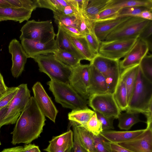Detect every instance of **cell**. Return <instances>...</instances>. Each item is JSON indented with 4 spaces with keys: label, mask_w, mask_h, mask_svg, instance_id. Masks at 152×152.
Listing matches in <instances>:
<instances>
[{
    "label": "cell",
    "mask_w": 152,
    "mask_h": 152,
    "mask_svg": "<svg viewBox=\"0 0 152 152\" xmlns=\"http://www.w3.org/2000/svg\"><path fill=\"white\" fill-rule=\"evenodd\" d=\"M121 9L117 7L106 8L101 11L97 15L95 21L118 18V14Z\"/></svg>",
    "instance_id": "cell-39"
},
{
    "label": "cell",
    "mask_w": 152,
    "mask_h": 152,
    "mask_svg": "<svg viewBox=\"0 0 152 152\" xmlns=\"http://www.w3.org/2000/svg\"><path fill=\"white\" fill-rule=\"evenodd\" d=\"M151 103L152 83L144 76L139 67L126 111L144 114Z\"/></svg>",
    "instance_id": "cell-2"
},
{
    "label": "cell",
    "mask_w": 152,
    "mask_h": 152,
    "mask_svg": "<svg viewBox=\"0 0 152 152\" xmlns=\"http://www.w3.org/2000/svg\"><path fill=\"white\" fill-rule=\"evenodd\" d=\"M94 111L88 108L72 110L68 114L71 124L81 126L86 128L87 122L92 117Z\"/></svg>",
    "instance_id": "cell-25"
},
{
    "label": "cell",
    "mask_w": 152,
    "mask_h": 152,
    "mask_svg": "<svg viewBox=\"0 0 152 152\" xmlns=\"http://www.w3.org/2000/svg\"><path fill=\"white\" fill-rule=\"evenodd\" d=\"M33 59L37 63L39 71L47 74L51 80L69 84L72 68L58 60L53 54L38 56Z\"/></svg>",
    "instance_id": "cell-4"
},
{
    "label": "cell",
    "mask_w": 152,
    "mask_h": 152,
    "mask_svg": "<svg viewBox=\"0 0 152 152\" xmlns=\"http://www.w3.org/2000/svg\"><path fill=\"white\" fill-rule=\"evenodd\" d=\"M110 0H89L85 11L82 13L88 20L95 23L97 15L106 8Z\"/></svg>",
    "instance_id": "cell-23"
},
{
    "label": "cell",
    "mask_w": 152,
    "mask_h": 152,
    "mask_svg": "<svg viewBox=\"0 0 152 152\" xmlns=\"http://www.w3.org/2000/svg\"><path fill=\"white\" fill-rule=\"evenodd\" d=\"M67 34L73 37H83L76 28L69 26H58Z\"/></svg>",
    "instance_id": "cell-46"
},
{
    "label": "cell",
    "mask_w": 152,
    "mask_h": 152,
    "mask_svg": "<svg viewBox=\"0 0 152 152\" xmlns=\"http://www.w3.org/2000/svg\"><path fill=\"white\" fill-rule=\"evenodd\" d=\"M32 89L34 97L43 114L55 123L58 111L41 83L36 82Z\"/></svg>",
    "instance_id": "cell-12"
},
{
    "label": "cell",
    "mask_w": 152,
    "mask_h": 152,
    "mask_svg": "<svg viewBox=\"0 0 152 152\" xmlns=\"http://www.w3.org/2000/svg\"><path fill=\"white\" fill-rule=\"evenodd\" d=\"M64 15L71 16H77L78 12L69 4L66 6L62 7L56 12Z\"/></svg>",
    "instance_id": "cell-45"
},
{
    "label": "cell",
    "mask_w": 152,
    "mask_h": 152,
    "mask_svg": "<svg viewBox=\"0 0 152 152\" xmlns=\"http://www.w3.org/2000/svg\"><path fill=\"white\" fill-rule=\"evenodd\" d=\"M90 65V78L87 91L89 96L109 93L105 80L93 66Z\"/></svg>",
    "instance_id": "cell-17"
},
{
    "label": "cell",
    "mask_w": 152,
    "mask_h": 152,
    "mask_svg": "<svg viewBox=\"0 0 152 152\" xmlns=\"http://www.w3.org/2000/svg\"><path fill=\"white\" fill-rule=\"evenodd\" d=\"M86 129L89 132L96 136L99 135L103 131L102 124L97 118L95 112L94 115L87 122Z\"/></svg>",
    "instance_id": "cell-37"
},
{
    "label": "cell",
    "mask_w": 152,
    "mask_h": 152,
    "mask_svg": "<svg viewBox=\"0 0 152 152\" xmlns=\"http://www.w3.org/2000/svg\"><path fill=\"white\" fill-rule=\"evenodd\" d=\"M65 152H73V148H69Z\"/></svg>",
    "instance_id": "cell-57"
},
{
    "label": "cell",
    "mask_w": 152,
    "mask_h": 152,
    "mask_svg": "<svg viewBox=\"0 0 152 152\" xmlns=\"http://www.w3.org/2000/svg\"><path fill=\"white\" fill-rule=\"evenodd\" d=\"M109 144L111 152H132L122 147L118 144L110 142Z\"/></svg>",
    "instance_id": "cell-50"
},
{
    "label": "cell",
    "mask_w": 152,
    "mask_h": 152,
    "mask_svg": "<svg viewBox=\"0 0 152 152\" xmlns=\"http://www.w3.org/2000/svg\"><path fill=\"white\" fill-rule=\"evenodd\" d=\"M3 94L1 92H0V99L1 98V97L3 96V94Z\"/></svg>",
    "instance_id": "cell-58"
},
{
    "label": "cell",
    "mask_w": 152,
    "mask_h": 152,
    "mask_svg": "<svg viewBox=\"0 0 152 152\" xmlns=\"http://www.w3.org/2000/svg\"><path fill=\"white\" fill-rule=\"evenodd\" d=\"M88 104L94 111L106 116L117 119L121 110L113 94L109 93L90 96Z\"/></svg>",
    "instance_id": "cell-9"
},
{
    "label": "cell",
    "mask_w": 152,
    "mask_h": 152,
    "mask_svg": "<svg viewBox=\"0 0 152 152\" xmlns=\"http://www.w3.org/2000/svg\"><path fill=\"white\" fill-rule=\"evenodd\" d=\"M89 0H67L68 4L78 12H84L87 7Z\"/></svg>",
    "instance_id": "cell-43"
},
{
    "label": "cell",
    "mask_w": 152,
    "mask_h": 152,
    "mask_svg": "<svg viewBox=\"0 0 152 152\" xmlns=\"http://www.w3.org/2000/svg\"><path fill=\"white\" fill-rule=\"evenodd\" d=\"M118 144L132 152H152V129L146 128L138 135Z\"/></svg>",
    "instance_id": "cell-16"
},
{
    "label": "cell",
    "mask_w": 152,
    "mask_h": 152,
    "mask_svg": "<svg viewBox=\"0 0 152 152\" xmlns=\"http://www.w3.org/2000/svg\"><path fill=\"white\" fill-rule=\"evenodd\" d=\"M18 90V86L8 88L7 91L0 99V110L10 103Z\"/></svg>",
    "instance_id": "cell-40"
},
{
    "label": "cell",
    "mask_w": 152,
    "mask_h": 152,
    "mask_svg": "<svg viewBox=\"0 0 152 152\" xmlns=\"http://www.w3.org/2000/svg\"><path fill=\"white\" fill-rule=\"evenodd\" d=\"M139 67V64L132 66L123 70L121 74L120 78L124 81L127 89L128 104L136 83Z\"/></svg>",
    "instance_id": "cell-22"
},
{
    "label": "cell",
    "mask_w": 152,
    "mask_h": 152,
    "mask_svg": "<svg viewBox=\"0 0 152 152\" xmlns=\"http://www.w3.org/2000/svg\"><path fill=\"white\" fill-rule=\"evenodd\" d=\"M53 54L58 60L72 68L80 64V60L68 51L58 49Z\"/></svg>",
    "instance_id": "cell-31"
},
{
    "label": "cell",
    "mask_w": 152,
    "mask_h": 152,
    "mask_svg": "<svg viewBox=\"0 0 152 152\" xmlns=\"http://www.w3.org/2000/svg\"><path fill=\"white\" fill-rule=\"evenodd\" d=\"M20 152H41L38 146L34 144H25Z\"/></svg>",
    "instance_id": "cell-49"
},
{
    "label": "cell",
    "mask_w": 152,
    "mask_h": 152,
    "mask_svg": "<svg viewBox=\"0 0 152 152\" xmlns=\"http://www.w3.org/2000/svg\"><path fill=\"white\" fill-rule=\"evenodd\" d=\"M85 37L92 50L95 53H98L101 42L100 41L94 32H90Z\"/></svg>",
    "instance_id": "cell-41"
},
{
    "label": "cell",
    "mask_w": 152,
    "mask_h": 152,
    "mask_svg": "<svg viewBox=\"0 0 152 152\" xmlns=\"http://www.w3.org/2000/svg\"><path fill=\"white\" fill-rule=\"evenodd\" d=\"M38 7L45 8L55 12L69 4L67 0H37Z\"/></svg>",
    "instance_id": "cell-33"
},
{
    "label": "cell",
    "mask_w": 152,
    "mask_h": 152,
    "mask_svg": "<svg viewBox=\"0 0 152 152\" xmlns=\"http://www.w3.org/2000/svg\"><path fill=\"white\" fill-rule=\"evenodd\" d=\"M74 127L81 144L88 152H96L90 132L84 127L71 124Z\"/></svg>",
    "instance_id": "cell-24"
},
{
    "label": "cell",
    "mask_w": 152,
    "mask_h": 152,
    "mask_svg": "<svg viewBox=\"0 0 152 152\" xmlns=\"http://www.w3.org/2000/svg\"><path fill=\"white\" fill-rule=\"evenodd\" d=\"M149 10L148 8L144 7H134L123 8L121 9L118 14V17H135L142 11Z\"/></svg>",
    "instance_id": "cell-38"
},
{
    "label": "cell",
    "mask_w": 152,
    "mask_h": 152,
    "mask_svg": "<svg viewBox=\"0 0 152 152\" xmlns=\"http://www.w3.org/2000/svg\"><path fill=\"white\" fill-rule=\"evenodd\" d=\"M20 40L28 39L45 43L55 39L56 34L52 20L27 21L21 29Z\"/></svg>",
    "instance_id": "cell-5"
},
{
    "label": "cell",
    "mask_w": 152,
    "mask_h": 152,
    "mask_svg": "<svg viewBox=\"0 0 152 152\" xmlns=\"http://www.w3.org/2000/svg\"><path fill=\"white\" fill-rule=\"evenodd\" d=\"M139 114L136 112L128 111L121 113L117 118L118 127L121 129L127 131L134 124L142 121L139 118Z\"/></svg>",
    "instance_id": "cell-29"
},
{
    "label": "cell",
    "mask_w": 152,
    "mask_h": 152,
    "mask_svg": "<svg viewBox=\"0 0 152 152\" xmlns=\"http://www.w3.org/2000/svg\"><path fill=\"white\" fill-rule=\"evenodd\" d=\"M152 103L150 105L147 111L144 113L147 118L146 129H152Z\"/></svg>",
    "instance_id": "cell-48"
},
{
    "label": "cell",
    "mask_w": 152,
    "mask_h": 152,
    "mask_svg": "<svg viewBox=\"0 0 152 152\" xmlns=\"http://www.w3.org/2000/svg\"><path fill=\"white\" fill-rule=\"evenodd\" d=\"M8 48L9 52L12 55L11 72L14 77L18 78L24 70L28 57L21 44L15 39L10 41Z\"/></svg>",
    "instance_id": "cell-15"
},
{
    "label": "cell",
    "mask_w": 152,
    "mask_h": 152,
    "mask_svg": "<svg viewBox=\"0 0 152 152\" xmlns=\"http://www.w3.org/2000/svg\"><path fill=\"white\" fill-rule=\"evenodd\" d=\"M46 120L34 98L31 97L11 133L12 144H28L37 138L42 131Z\"/></svg>",
    "instance_id": "cell-1"
},
{
    "label": "cell",
    "mask_w": 152,
    "mask_h": 152,
    "mask_svg": "<svg viewBox=\"0 0 152 152\" xmlns=\"http://www.w3.org/2000/svg\"><path fill=\"white\" fill-rule=\"evenodd\" d=\"M104 77L109 93L113 94L120 80L121 69L119 60L103 56L98 53L90 61Z\"/></svg>",
    "instance_id": "cell-6"
},
{
    "label": "cell",
    "mask_w": 152,
    "mask_h": 152,
    "mask_svg": "<svg viewBox=\"0 0 152 152\" xmlns=\"http://www.w3.org/2000/svg\"><path fill=\"white\" fill-rule=\"evenodd\" d=\"M134 7H144L152 10L151 0H110L106 8L117 7L120 9Z\"/></svg>",
    "instance_id": "cell-28"
},
{
    "label": "cell",
    "mask_w": 152,
    "mask_h": 152,
    "mask_svg": "<svg viewBox=\"0 0 152 152\" xmlns=\"http://www.w3.org/2000/svg\"><path fill=\"white\" fill-rule=\"evenodd\" d=\"M73 141V131L69 129L65 133L53 137L49 141V145L44 150L47 152H56L66 144Z\"/></svg>",
    "instance_id": "cell-27"
},
{
    "label": "cell",
    "mask_w": 152,
    "mask_h": 152,
    "mask_svg": "<svg viewBox=\"0 0 152 152\" xmlns=\"http://www.w3.org/2000/svg\"><path fill=\"white\" fill-rule=\"evenodd\" d=\"M96 152H111L109 142L100 135L96 136L90 132Z\"/></svg>",
    "instance_id": "cell-36"
},
{
    "label": "cell",
    "mask_w": 152,
    "mask_h": 152,
    "mask_svg": "<svg viewBox=\"0 0 152 152\" xmlns=\"http://www.w3.org/2000/svg\"><path fill=\"white\" fill-rule=\"evenodd\" d=\"M129 17H118L96 21L94 28L95 34L100 41H104L111 32Z\"/></svg>",
    "instance_id": "cell-18"
},
{
    "label": "cell",
    "mask_w": 152,
    "mask_h": 152,
    "mask_svg": "<svg viewBox=\"0 0 152 152\" xmlns=\"http://www.w3.org/2000/svg\"><path fill=\"white\" fill-rule=\"evenodd\" d=\"M33 11L14 7H0V21L12 20L21 23L28 20Z\"/></svg>",
    "instance_id": "cell-19"
},
{
    "label": "cell",
    "mask_w": 152,
    "mask_h": 152,
    "mask_svg": "<svg viewBox=\"0 0 152 152\" xmlns=\"http://www.w3.org/2000/svg\"><path fill=\"white\" fill-rule=\"evenodd\" d=\"M151 21L139 17H130L111 32L104 41L138 38Z\"/></svg>",
    "instance_id": "cell-7"
},
{
    "label": "cell",
    "mask_w": 152,
    "mask_h": 152,
    "mask_svg": "<svg viewBox=\"0 0 152 152\" xmlns=\"http://www.w3.org/2000/svg\"><path fill=\"white\" fill-rule=\"evenodd\" d=\"M55 101L65 108L72 110L88 108V101L79 94L70 85L51 80L47 83Z\"/></svg>",
    "instance_id": "cell-3"
},
{
    "label": "cell",
    "mask_w": 152,
    "mask_h": 152,
    "mask_svg": "<svg viewBox=\"0 0 152 152\" xmlns=\"http://www.w3.org/2000/svg\"><path fill=\"white\" fill-rule=\"evenodd\" d=\"M67 35L77 49L83 55L85 60L90 62L91 61L96 54L91 49L85 37H75Z\"/></svg>",
    "instance_id": "cell-26"
},
{
    "label": "cell",
    "mask_w": 152,
    "mask_h": 152,
    "mask_svg": "<svg viewBox=\"0 0 152 152\" xmlns=\"http://www.w3.org/2000/svg\"><path fill=\"white\" fill-rule=\"evenodd\" d=\"M9 104L0 110V127L4 125L3 118Z\"/></svg>",
    "instance_id": "cell-54"
},
{
    "label": "cell",
    "mask_w": 152,
    "mask_h": 152,
    "mask_svg": "<svg viewBox=\"0 0 152 152\" xmlns=\"http://www.w3.org/2000/svg\"><path fill=\"white\" fill-rule=\"evenodd\" d=\"M94 112L97 118L102 124L103 131L110 130L114 129L113 121L115 118L106 116L98 112Z\"/></svg>",
    "instance_id": "cell-42"
},
{
    "label": "cell",
    "mask_w": 152,
    "mask_h": 152,
    "mask_svg": "<svg viewBox=\"0 0 152 152\" xmlns=\"http://www.w3.org/2000/svg\"><path fill=\"white\" fill-rule=\"evenodd\" d=\"M69 84L84 99L89 98L87 89L90 78V65L81 64L72 68Z\"/></svg>",
    "instance_id": "cell-11"
},
{
    "label": "cell",
    "mask_w": 152,
    "mask_h": 152,
    "mask_svg": "<svg viewBox=\"0 0 152 152\" xmlns=\"http://www.w3.org/2000/svg\"><path fill=\"white\" fill-rule=\"evenodd\" d=\"M73 141L67 143L59 148L56 152H65L69 148H73Z\"/></svg>",
    "instance_id": "cell-55"
},
{
    "label": "cell",
    "mask_w": 152,
    "mask_h": 152,
    "mask_svg": "<svg viewBox=\"0 0 152 152\" xmlns=\"http://www.w3.org/2000/svg\"><path fill=\"white\" fill-rule=\"evenodd\" d=\"M23 147L18 146L4 149L0 152H20L23 149Z\"/></svg>",
    "instance_id": "cell-53"
},
{
    "label": "cell",
    "mask_w": 152,
    "mask_h": 152,
    "mask_svg": "<svg viewBox=\"0 0 152 152\" xmlns=\"http://www.w3.org/2000/svg\"><path fill=\"white\" fill-rule=\"evenodd\" d=\"M140 69L144 76L152 83V56L146 55L139 64Z\"/></svg>",
    "instance_id": "cell-34"
},
{
    "label": "cell",
    "mask_w": 152,
    "mask_h": 152,
    "mask_svg": "<svg viewBox=\"0 0 152 152\" xmlns=\"http://www.w3.org/2000/svg\"><path fill=\"white\" fill-rule=\"evenodd\" d=\"M152 34V21L144 29L138 37L147 40L151 37Z\"/></svg>",
    "instance_id": "cell-47"
},
{
    "label": "cell",
    "mask_w": 152,
    "mask_h": 152,
    "mask_svg": "<svg viewBox=\"0 0 152 152\" xmlns=\"http://www.w3.org/2000/svg\"><path fill=\"white\" fill-rule=\"evenodd\" d=\"M113 94L121 111L126 110L128 105L127 91L124 81L121 78Z\"/></svg>",
    "instance_id": "cell-30"
},
{
    "label": "cell",
    "mask_w": 152,
    "mask_h": 152,
    "mask_svg": "<svg viewBox=\"0 0 152 152\" xmlns=\"http://www.w3.org/2000/svg\"><path fill=\"white\" fill-rule=\"evenodd\" d=\"M152 11L146 10L143 11L135 17L148 20H152Z\"/></svg>",
    "instance_id": "cell-51"
},
{
    "label": "cell",
    "mask_w": 152,
    "mask_h": 152,
    "mask_svg": "<svg viewBox=\"0 0 152 152\" xmlns=\"http://www.w3.org/2000/svg\"><path fill=\"white\" fill-rule=\"evenodd\" d=\"M12 7L32 11L38 7L37 0H7Z\"/></svg>",
    "instance_id": "cell-35"
},
{
    "label": "cell",
    "mask_w": 152,
    "mask_h": 152,
    "mask_svg": "<svg viewBox=\"0 0 152 152\" xmlns=\"http://www.w3.org/2000/svg\"><path fill=\"white\" fill-rule=\"evenodd\" d=\"M137 38L101 42L98 53L104 57L119 60L130 50Z\"/></svg>",
    "instance_id": "cell-10"
},
{
    "label": "cell",
    "mask_w": 152,
    "mask_h": 152,
    "mask_svg": "<svg viewBox=\"0 0 152 152\" xmlns=\"http://www.w3.org/2000/svg\"><path fill=\"white\" fill-rule=\"evenodd\" d=\"M72 129L73 140V152H88L81 144L75 128L72 127Z\"/></svg>",
    "instance_id": "cell-44"
},
{
    "label": "cell",
    "mask_w": 152,
    "mask_h": 152,
    "mask_svg": "<svg viewBox=\"0 0 152 152\" xmlns=\"http://www.w3.org/2000/svg\"><path fill=\"white\" fill-rule=\"evenodd\" d=\"M149 50L147 41L138 37L133 46L124 59L120 61L121 69L124 70L139 64L142 58L147 55Z\"/></svg>",
    "instance_id": "cell-13"
},
{
    "label": "cell",
    "mask_w": 152,
    "mask_h": 152,
    "mask_svg": "<svg viewBox=\"0 0 152 152\" xmlns=\"http://www.w3.org/2000/svg\"><path fill=\"white\" fill-rule=\"evenodd\" d=\"M12 6L7 0H0V7H11Z\"/></svg>",
    "instance_id": "cell-56"
},
{
    "label": "cell",
    "mask_w": 152,
    "mask_h": 152,
    "mask_svg": "<svg viewBox=\"0 0 152 152\" xmlns=\"http://www.w3.org/2000/svg\"><path fill=\"white\" fill-rule=\"evenodd\" d=\"M21 45L28 58H33L38 56L53 54L58 49L55 39L43 43L25 39L21 40Z\"/></svg>",
    "instance_id": "cell-14"
},
{
    "label": "cell",
    "mask_w": 152,
    "mask_h": 152,
    "mask_svg": "<svg viewBox=\"0 0 152 152\" xmlns=\"http://www.w3.org/2000/svg\"><path fill=\"white\" fill-rule=\"evenodd\" d=\"M58 27L56 40L58 49L68 51L81 60H85L83 55L75 47L67 34L59 26H58Z\"/></svg>",
    "instance_id": "cell-21"
},
{
    "label": "cell",
    "mask_w": 152,
    "mask_h": 152,
    "mask_svg": "<svg viewBox=\"0 0 152 152\" xmlns=\"http://www.w3.org/2000/svg\"><path fill=\"white\" fill-rule=\"evenodd\" d=\"M145 129L130 131L105 130L103 131L100 135L110 142L118 144L136 137L143 132Z\"/></svg>",
    "instance_id": "cell-20"
},
{
    "label": "cell",
    "mask_w": 152,
    "mask_h": 152,
    "mask_svg": "<svg viewBox=\"0 0 152 152\" xmlns=\"http://www.w3.org/2000/svg\"><path fill=\"white\" fill-rule=\"evenodd\" d=\"M17 92L9 104L3 118L4 125L15 124L30 98L26 84L18 86Z\"/></svg>",
    "instance_id": "cell-8"
},
{
    "label": "cell",
    "mask_w": 152,
    "mask_h": 152,
    "mask_svg": "<svg viewBox=\"0 0 152 152\" xmlns=\"http://www.w3.org/2000/svg\"><path fill=\"white\" fill-rule=\"evenodd\" d=\"M8 88L5 85L3 76L0 73V92L4 93L7 91Z\"/></svg>",
    "instance_id": "cell-52"
},
{
    "label": "cell",
    "mask_w": 152,
    "mask_h": 152,
    "mask_svg": "<svg viewBox=\"0 0 152 152\" xmlns=\"http://www.w3.org/2000/svg\"><path fill=\"white\" fill-rule=\"evenodd\" d=\"M53 14L55 22L58 26H71L77 29L78 21L77 16L66 15L56 12H53Z\"/></svg>",
    "instance_id": "cell-32"
},
{
    "label": "cell",
    "mask_w": 152,
    "mask_h": 152,
    "mask_svg": "<svg viewBox=\"0 0 152 152\" xmlns=\"http://www.w3.org/2000/svg\"><path fill=\"white\" fill-rule=\"evenodd\" d=\"M0 128H1V127H0ZM1 142L0 141V146L1 145Z\"/></svg>",
    "instance_id": "cell-59"
}]
</instances>
